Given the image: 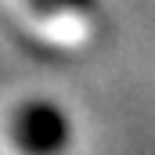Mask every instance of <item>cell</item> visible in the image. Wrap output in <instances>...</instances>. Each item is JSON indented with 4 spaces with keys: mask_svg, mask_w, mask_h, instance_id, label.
<instances>
[{
    "mask_svg": "<svg viewBox=\"0 0 155 155\" xmlns=\"http://www.w3.org/2000/svg\"><path fill=\"white\" fill-rule=\"evenodd\" d=\"M72 141V123L54 101H25L11 116V144L18 155H65Z\"/></svg>",
    "mask_w": 155,
    "mask_h": 155,
    "instance_id": "obj_1",
    "label": "cell"
},
{
    "mask_svg": "<svg viewBox=\"0 0 155 155\" xmlns=\"http://www.w3.org/2000/svg\"><path fill=\"white\" fill-rule=\"evenodd\" d=\"M29 4V11L43 18V22H83L90 11H94V4L97 0H25Z\"/></svg>",
    "mask_w": 155,
    "mask_h": 155,
    "instance_id": "obj_2",
    "label": "cell"
}]
</instances>
